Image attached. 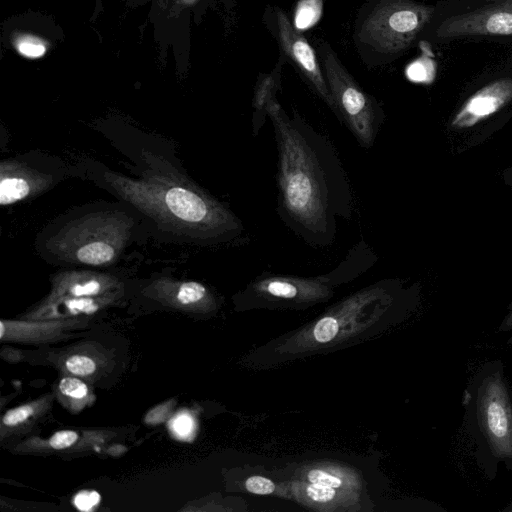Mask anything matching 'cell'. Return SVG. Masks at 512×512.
Instances as JSON below:
<instances>
[{"mask_svg": "<svg viewBox=\"0 0 512 512\" xmlns=\"http://www.w3.org/2000/svg\"><path fill=\"white\" fill-rule=\"evenodd\" d=\"M277 146L276 211L308 246L326 248L337 221H349L353 195L348 174L332 142L299 115L289 116L274 99L268 108Z\"/></svg>", "mask_w": 512, "mask_h": 512, "instance_id": "cell-1", "label": "cell"}, {"mask_svg": "<svg viewBox=\"0 0 512 512\" xmlns=\"http://www.w3.org/2000/svg\"><path fill=\"white\" fill-rule=\"evenodd\" d=\"M434 8L413 0H368L355 29L365 56L390 61L406 50L430 23Z\"/></svg>", "mask_w": 512, "mask_h": 512, "instance_id": "cell-2", "label": "cell"}, {"mask_svg": "<svg viewBox=\"0 0 512 512\" xmlns=\"http://www.w3.org/2000/svg\"><path fill=\"white\" fill-rule=\"evenodd\" d=\"M377 261L376 252L362 237L328 273L313 277L265 273L248 286L247 294L249 298L267 301L319 300L328 297L335 286L369 270Z\"/></svg>", "mask_w": 512, "mask_h": 512, "instance_id": "cell-3", "label": "cell"}, {"mask_svg": "<svg viewBox=\"0 0 512 512\" xmlns=\"http://www.w3.org/2000/svg\"><path fill=\"white\" fill-rule=\"evenodd\" d=\"M317 53L336 106V117L362 148L370 149L385 119L382 106L358 85L327 43L320 42Z\"/></svg>", "mask_w": 512, "mask_h": 512, "instance_id": "cell-4", "label": "cell"}, {"mask_svg": "<svg viewBox=\"0 0 512 512\" xmlns=\"http://www.w3.org/2000/svg\"><path fill=\"white\" fill-rule=\"evenodd\" d=\"M477 414L494 455L512 458V407L498 372L483 380L477 396Z\"/></svg>", "mask_w": 512, "mask_h": 512, "instance_id": "cell-5", "label": "cell"}, {"mask_svg": "<svg viewBox=\"0 0 512 512\" xmlns=\"http://www.w3.org/2000/svg\"><path fill=\"white\" fill-rule=\"evenodd\" d=\"M271 29L284 51L285 56L297 68L310 88L337 115L335 103L326 83L323 71L318 64L316 54L307 40L298 33L285 13L275 8L270 14Z\"/></svg>", "mask_w": 512, "mask_h": 512, "instance_id": "cell-6", "label": "cell"}, {"mask_svg": "<svg viewBox=\"0 0 512 512\" xmlns=\"http://www.w3.org/2000/svg\"><path fill=\"white\" fill-rule=\"evenodd\" d=\"M442 39L473 36H512V0H493L445 19L437 29Z\"/></svg>", "mask_w": 512, "mask_h": 512, "instance_id": "cell-7", "label": "cell"}, {"mask_svg": "<svg viewBox=\"0 0 512 512\" xmlns=\"http://www.w3.org/2000/svg\"><path fill=\"white\" fill-rule=\"evenodd\" d=\"M512 100V75L493 80L477 90L461 106L452 126L467 128L496 113Z\"/></svg>", "mask_w": 512, "mask_h": 512, "instance_id": "cell-8", "label": "cell"}, {"mask_svg": "<svg viewBox=\"0 0 512 512\" xmlns=\"http://www.w3.org/2000/svg\"><path fill=\"white\" fill-rule=\"evenodd\" d=\"M77 319H26L24 321L1 320V341L38 343L61 336L65 330L78 325Z\"/></svg>", "mask_w": 512, "mask_h": 512, "instance_id": "cell-9", "label": "cell"}, {"mask_svg": "<svg viewBox=\"0 0 512 512\" xmlns=\"http://www.w3.org/2000/svg\"><path fill=\"white\" fill-rule=\"evenodd\" d=\"M50 402L51 396H46L6 411L1 419V435L6 431L22 428L25 423L38 417L48 407Z\"/></svg>", "mask_w": 512, "mask_h": 512, "instance_id": "cell-10", "label": "cell"}, {"mask_svg": "<svg viewBox=\"0 0 512 512\" xmlns=\"http://www.w3.org/2000/svg\"><path fill=\"white\" fill-rule=\"evenodd\" d=\"M105 290L106 285L102 279L84 277L58 286L48 300L62 297H98L103 296Z\"/></svg>", "mask_w": 512, "mask_h": 512, "instance_id": "cell-11", "label": "cell"}, {"mask_svg": "<svg viewBox=\"0 0 512 512\" xmlns=\"http://www.w3.org/2000/svg\"><path fill=\"white\" fill-rule=\"evenodd\" d=\"M211 296L207 288L196 281L179 284L173 292L172 302L183 308H197L208 304Z\"/></svg>", "mask_w": 512, "mask_h": 512, "instance_id": "cell-12", "label": "cell"}, {"mask_svg": "<svg viewBox=\"0 0 512 512\" xmlns=\"http://www.w3.org/2000/svg\"><path fill=\"white\" fill-rule=\"evenodd\" d=\"M63 370L69 375L90 378L97 374L100 362L85 351L70 352L61 361Z\"/></svg>", "mask_w": 512, "mask_h": 512, "instance_id": "cell-13", "label": "cell"}, {"mask_svg": "<svg viewBox=\"0 0 512 512\" xmlns=\"http://www.w3.org/2000/svg\"><path fill=\"white\" fill-rule=\"evenodd\" d=\"M114 257L113 247L103 241L90 242L77 251V258L80 262L99 266L110 262Z\"/></svg>", "mask_w": 512, "mask_h": 512, "instance_id": "cell-14", "label": "cell"}, {"mask_svg": "<svg viewBox=\"0 0 512 512\" xmlns=\"http://www.w3.org/2000/svg\"><path fill=\"white\" fill-rule=\"evenodd\" d=\"M60 397L74 405H80L86 402L89 396V388L87 384L77 376L69 375L62 377L57 385ZM81 406V405H80Z\"/></svg>", "mask_w": 512, "mask_h": 512, "instance_id": "cell-15", "label": "cell"}, {"mask_svg": "<svg viewBox=\"0 0 512 512\" xmlns=\"http://www.w3.org/2000/svg\"><path fill=\"white\" fill-rule=\"evenodd\" d=\"M30 192V186L26 179L20 177L2 178L0 183V203L2 205L13 204Z\"/></svg>", "mask_w": 512, "mask_h": 512, "instance_id": "cell-16", "label": "cell"}, {"mask_svg": "<svg viewBox=\"0 0 512 512\" xmlns=\"http://www.w3.org/2000/svg\"><path fill=\"white\" fill-rule=\"evenodd\" d=\"M322 11L321 0H301L295 14V27L306 29L317 22Z\"/></svg>", "mask_w": 512, "mask_h": 512, "instance_id": "cell-17", "label": "cell"}, {"mask_svg": "<svg viewBox=\"0 0 512 512\" xmlns=\"http://www.w3.org/2000/svg\"><path fill=\"white\" fill-rule=\"evenodd\" d=\"M339 331V323L336 318L325 316L321 318L313 329L314 339L319 343L330 342Z\"/></svg>", "mask_w": 512, "mask_h": 512, "instance_id": "cell-18", "label": "cell"}, {"mask_svg": "<svg viewBox=\"0 0 512 512\" xmlns=\"http://www.w3.org/2000/svg\"><path fill=\"white\" fill-rule=\"evenodd\" d=\"M101 502V495L96 490H80L73 497V506L83 512L94 511Z\"/></svg>", "mask_w": 512, "mask_h": 512, "instance_id": "cell-19", "label": "cell"}, {"mask_svg": "<svg viewBox=\"0 0 512 512\" xmlns=\"http://www.w3.org/2000/svg\"><path fill=\"white\" fill-rule=\"evenodd\" d=\"M432 62L427 59H418L411 63L406 70L408 78L415 82H428L433 78Z\"/></svg>", "mask_w": 512, "mask_h": 512, "instance_id": "cell-20", "label": "cell"}, {"mask_svg": "<svg viewBox=\"0 0 512 512\" xmlns=\"http://www.w3.org/2000/svg\"><path fill=\"white\" fill-rule=\"evenodd\" d=\"M79 440V434L75 430L65 429L52 434L47 443L53 450H64L72 447Z\"/></svg>", "mask_w": 512, "mask_h": 512, "instance_id": "cell-21", "label": "cell"}, {"mask_svg": "<svg viewBox=\"0 0 512 512\" xmlns=\"http://www.w3.org/2000/svg\"><path fill=\"white\" fill-rule=\"evenodd\" d=\"M17 49L21 54L30 58H37L45 53L44 44L33 37H23L17 41Z\"/></svg>", "mask_w": 512, "mask_h": 512, "instance_id": "cell-22", "label": "cell"}, {"mask_svg": "<svg viewBox=\"0 0 512 512\" xmlns=\"http://www.w3.org/2000/svg\"><path fill=\"white\" fill-rule=\"evenodd\" d=\"M246 489L253 494L269 495L274 492L275 484L263 476H251L245 481Z\"/></svg>", "mask_w": 512, "mask_h": 512, "instance_id": "cell-23", "label": "cell"}, {"mask_svg": "<svg viewBox=\"0 0 512 512\" xmlns=\"http://www.w3.org/2000/svg\"><path fill=\"white\" fill-rule=\"evenodd\" d=\"M307 496L314 502L326 503L336 496V490L333 487L311 483L306 487Z\"/></svg>", "mask_w": 512, "mask_h": 512, "instance_id": "cell-24", "label": "cell"}, {"mask_svg": "<svg viewBox=\"0 0 512 512\" xmlns=\"http://www.w3.org/2000/svg\"><path fill=\"white\" fill-rule=\"evenodd\" d=\"M307 479L311 483H317L333 488H338L342 484V480L340 478L320 469L310 470L307 474Z\"/></svg>", "mask_w": 512, "mask_h": 512, "instance_id": "cell-25", "label": "cell"}, {"mask_svg": "<svg viewBox=\"0 0 512 512\" xmlns=\"http://www.w3.org/2000/svg\"><path fill=\"white\" fill-rule=\"evenodd\" d=\"M192 419L189 415H178L171 422V428L179 437H186L192 431Z\"/></svg>", "mask_w": 512, "mask_h": 512, "instance_id": "cell-26", "label": "cell"}, {"mask_svg": "<svg viewBox=\"0 0 512 512\" xmlns=\"http://www.w3.org/2000/svg\"><path fill=\"white\" fill-rule=\"evenodd\" d=\"M502 330L512 329V313L505 319L501 326Z\"/></svg>", "mask_w": 512, "mask_h": 512, "instance_id": "cell-27", "label": "cell"}, {"mask_svg": "<svg viewBox=\"0 0 512 512\" xmlns=\"http://www.w3.org/2000/svg\"><path fill=\"white\" fill-rule=\"evenodd\" d=\"M509 510H510V511H512V508H511V509H509Z\"/></svg>", "mask_w": 512, "mask_h": 512, "instance_id": "cell-28", "label": "cell"}]
</instances>
